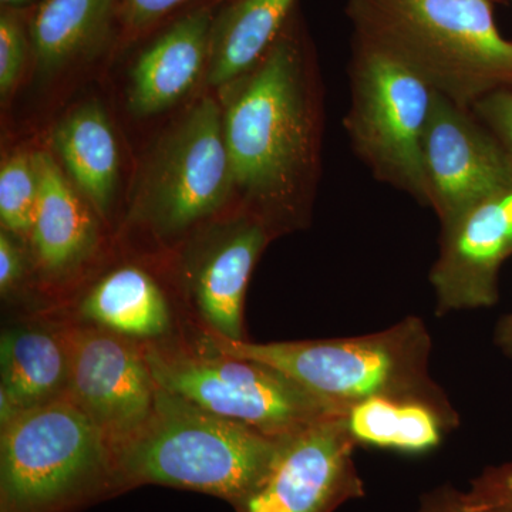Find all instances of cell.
Listing matches in <instances>:
<instances>
[{"instance_id": "7402d4cb", "label": "cell", "mask_w": 512, "mask_h": 512, "mask_svg": "<svg viewBox=\"0 0 512 512\" xmlns=\"http://www.w3.org/2000/svg\"><path fill=\"white\" fill-rule=\"evenodd\" d=\"M39 200L35 154L18 153L0 168V221L2 229L30 238Z\"/></svg>"}, {"instance_id": "2e32d148", "label": "cell", "mask_w": 512, "mask_h": 512, "mask_svg": "<svg viewBox=\"0 0 512 512\" xmlns=\"http://www.w3.org/2000/svg\"><path fill=\"white\" fill-rule=\"evenodd\" d=\"M35 161L39 200L30 241L43 274L60 278L92 255L99 239L97 221L74 192L55 157L39 151Z\"/></svg>"}, {"instance_id": "8992f818", "label": "cell", "mask_w": 512, "mask_h": 512, "mask_svg": "<svg viewBox=\"0 0 512 512\" xmlns=\"http://www.w3.org/2000/svg\"><path fill=\"white\" fill-rule=\"evenodd\" d=\"M141 348L158 386L275 439L348 414L274 367L221 352L207 336L198 346L163 339Z\"/></svg>"}, {"instance_id": "ffe728a7", "label": "cell", "mask_w": 512, "mask_h": 512, "mask_svg": "<svg viewBox=\"0 0 512 512\" xmlns=\"http://www.w3.org/2000/svg\"><path fill=\"white\" fill-rule=\"evenodd\" d=\"M346 421L357 446L419 454L439 447L460 417L423 402L373 397L355 404Z\"/></svg>"}, {"instance_id": "d6986e66", "label": "cell", "mask_w": 512, "mask_h": 512, "mask_svg": "<svg viewBox=\"0 0 512 512\" xmlns=\"http://www.w3.org/2000/svg\"><path fill=\"white\" fill-rule=\"evenodd\" d=\"M53 146L76 187L100 217H107L119 181V150L106 111L82 104L55 128Z\"/></svg>"}, {"instance_id": "277c9868", "label": "cell", "mask_w": 512, "mask_h": 512, "mask_svg": "<svg viewBox=\"0 0 512 512\" xmlns=\"http://www.w3.org/2000/svg\"><path fill=\"white\" fill-rule=\"evenodd\" d=\"M205 336L221 352L274 367L346 412L373 397L414 400L456 412L431 377L433 340L417 316L356 338L254 343Z\"/></svg>"}, {"instance_id": "8fae6325", "label": "cell", "mask_w": 512, "mask_h": 512, "mask_svg": "<svg viewBox=\"0 0 512 512\" xmlns=\"http://www.w3.org/2000/svg\"><path fill=\"white\" fill-rule=\"evenodd\" d=\"M427 207L440 224L512 188V160L471 107L434 94L423 141Z\"/></svg>"}, {"instance_id": "f546056e", "label": "cell", "mask_w": 512, "mask_h": 512, "mask_svg": "<svg viewBox=\"0 0 512 512\" xmlns=\"http://www.w3.org/2000/svg\"><path fill=\"white\" fill-rule=\"evenodd\" d=\"M30 2V0H2L3 5H10V6H19V5H25V3Z\"/></svg>"}, {"instance_id": "cb8c5ba5", "label": "cell", "mask_w": 512, "mask_h": 512, "mask_svg": "<svg viewBox=\"0 0 512 512\" xmlns=\"http://www.w3.org/2000/svg\"><path fill=\"white\" fill-rule=\"evenodd\" d=\"M26 40L19 20L12 13L0 16V93L12 92L25 66Z\"/></svg>"}, {"instance_id": "603a6c76", "label": "cell", "mask_w": 512, "mask_h": 512, "mask_svg": "<svg viewBox=\"0 0 512 512\" xmlns=\"http://www.w3.org/2000/svg\"><path fill=\"white\" fill-rule=\"evenodd\" d=\"M464 497L478 510L512 512V463L485 468L471 481Z\"/></svg>"}, {"instance_id": "ba28073f", "label": "cell", "mask_w": 512, "mask_h": 512, "mask_svg": "<svg viewBox=\"0 0 512 512\" xmlns=\"http://www.w3.org/2000/svg\"><path fill=\"white\" fill-rule=\"evenodd\" d=\"M235 190L224 114L207 96L161 141L138 191L136 215L171 239L221 210Z\"/></svg>"}, {"instance_id": "3957f363", "label": "cell", "mask_w": 512, "mask_h": 512, "mask_svg": "<svg viewBox=\"0 0 512 512\" xmlns=\"http://www.w3.org/2000/svg\"><path fill=\"white\" fill-rule=\"evenodd\" d=\"M284 439L207 412L157 384L150 419L113 456L117 491L167 485L237 507L264 480Z\"/></svg>"}, {"instance_id": "e0dca14e", "label": "cell", "mask_w": 512, "mask_h": 512, "mask_svg": "<svg viewBox=\"0 0 512 512\" xmlns=\"http://www.w3.org/2000/svg\"><path fill=\"white\" fill-rule=\"evenodd\" d=\"M79 313L84 325L138 343L168 339L173 329L164 292L137 266H121L104 275L83 296Z\"/></svg>"}, {"instance_id": "30bf717a", "label": "cell", "mask_w": 512, "mask_h": 512, "mask_svg": "<svg viewBox=\"0 0 512 512\" xmlns=\"http://www.w3.org/2000/svg\"><path fill=\"white\" fill-rule=\"evenodd\" d=\"M348 414L285 437L261 484L237 512H335L365 495Z\"/></svg>"}, {"instance_id": "7c38bea8", "label": "cell", "mask_w": 512, "mask_h": 512, "mask_svg": "<svg viewBox=\"0 0 512 512\" xmlns=\"http://www.w3.org/2000/svg\"><path fill=\"white\" fill-rule=\"evenodd\" d=\"M439 256L431 266L436 315L491 308L498 276L512 256V188L476 202L440 224Z\"/></svg>"}, {"instance_id": "44dd1931", "label": "cell", "mask_w": 512, "mask_h": 512, "mask_svg": "<svg viewBox=\"0 0 512 512\" xmlns=\"http://www.w3.org/2000/svg\"><path fill=\"white\" fill-rule=\"evenodd\" d=\"M117 0H43L32 23L37 70L52 74L99 39Z\"/></svg>"}, {"instance_id": "d4e9b609", "label": "cell", "mask_w": 512, "mask_h": 512, "mask_svg": "<svg viewBox=\"0 0 512 512\" xmlns=\"http://www.w3.org/2000/svg\"><path fill=\"white\" fill-rule=\"evenodd\" d=\"M512 160V87L485 94L471 106Z\"/></svg>"}, {"instance_id": "83f0119b", "label": "cell", "mask_w": 512, "mask_h": 512, "mask_svg": "<svg viewBox=\"0 0 512 512\" xmlns=\"http://www.w3.org/2000/svg\"><path fill=\"white\" fill-rule=\"evenodd\" d=\"M185 0H121L124 19L131 28H144L167 15Z\"/></svg>"}, {"instance_id": "6da1fadb", "label": "cell", "mask_w": 512, "mask_h": 512, "mask_svg": "<svg viewBox=\"0 0 512 512\" xmlns=\"http://www.w3.org/2000/svg\"><path fill=\"white\" fill-rule=\"evenodd\" d=\"M229 87L224 134L235 190L274 237L302 228L311 217L322 138L318 80L303 46L282 33Z\"/></svg>"}, {"instance_id": "4fadbf2b", "label": "cell", "mask_w": 512, "mask_h": 512, "mask_svg": "<svg viewBox=\"0 0 512 512\" xmlns=\"http://www.w3.org/2000/svg\"><path fill=\"white\" fill-rule=\"evenodd\" d=\"M274 238L255 215L245 212L217 225L185 259V288L205 333L241 342L249 278Z\"/></svg>"}, {"instance_id": "ac0fdd59", "label": "cell", "mask_w": 512, "mask_h": 512, "mask_svg": "<svg viewBox=\"0 0 512 512\" xmlns=\"http://www.w3.org/2000/svg\"><path fill=\"white\" fill-rule=\"evenodd\" d=\"M296 0H234L212 25L205 79L229 87L248 76L284 33Z\"/></svg>"}, {"instance_id": "9c48e42d", "label": "cell", "mask_w": 512, "mask_h": 512, "mask_svg": "<svg viewBox=\"0 0 512 512\" xmlns=\"http://www.w3.org/2000/svg\"><path fill=\"white\" fill-rule=\"evenodd\" d=\"M63 329L70 353L66 396L93 421L114 456L150 419L156 380L141 343L92 325Z\"/></svg>"}, {"instance_id": "484cf974", "label": "cell", "mask_w": 512, "mask_h": 512, "mask_svg": "<svg viewBox=\"0 0 512 512\" xmlns=\"http://www.w3.org/2000/svg\"><path fill=\"white\" fill-rule=\"evenodd\" d=\"M13 237L15 235L5 229L0 232V292L3 298L18 288L26 271L25 255Z\"/></svg>"}, {"instance_id": "4316f807", "label": "cell", "mask_w": 512, "mask_h": 512, "mask_svg": "<svg viewBox=\"0 0 512 512\" xmlns=\"http://www.w3.org/2000/svg\"><path fill=\"white\" fill-rule=\"evenodd\" d=\"M417 512H488L471 507L464 497V491L450 484L440 485L420 497Z\"/></svg>"}, {"instance_id": "9a60e30c", "label": "cell", "mask_w": 512, "mask_h": 512, "mask_svg": "<svg viewBox=\"0 0 512 512\" xmlns=\"http://www.w3.org/2000/svg\"><path fill=\"white\" fill-rule=\"evenodd\" d=\"M2 427L33 407L66 396L70 353L64 329L43 325L6 328L0 339Z\"/></svg>"}, {"instance_id": "5bb4252c", "label": "cell", "mask_w": 512, "mask_h": 512, "mask_svg": "<svg viewBox=\"0 0 512 512\" xmlns=\"http://www.w3.org/2000/svg\"><path fill=\"white\" fill-rule=\"evenodd\" d=\"M211 30L210 10H195L138 57L128 89V109L134 116H154L191 92L207 70Z\"/></svg>"}, {"instance_id": "f1b7e54d", "label": "cell", "mask_w": 512, "mask_h": 512, "mask_svg": "<svg viewBox=\"0 0 512 512\" xmlns=\"http://www.w3.org/2000/svg\"><path fill=\"white\" fill-rule=\"evenodd\" d=\"M494 342L498 348L503 350L505 356L512 359V313L504 316L498 322L497 328H495Z\"/></svg>"}, {"instance_id": "5b68a950", "label": "cell", "mask_w": 512, "mask_h": 512, "mask_svg": "<svg viewBox=\"0 0 512 512\" xmlns=\"http://www.w3.org/2000/svg\"><path fill=\"white\" fill-rule=\"evenodd\" d=\"M110 491H117L110 448L69 397L2 427L0 512H70Z\"/></svg>"}, {"instance_id": "7a4b0ae2", "label": "cell", "mask_w": 512, "mask_h": 512, "mask_svg": "<svg viewBox=\"0 0 512 512\" xmlns=\"http://www.w3.org/2000/svg\"><path fill=\"white\" fill-rule=\"evenodd\" d=\"M346 13L353 39L461 106L512 87V42L497 28L493 0H348Z\"/></svg>"}, {"instance_id": "52a82bcc", "label": "cell", "mask_w": 512, "mask_h": 512, "mask_svg": "<svg viewBox=\"0 0 512 512\" xmlns=\"http://www.w3.org/2000/svg\"><path fill=\"white\" fill-rule=\"evenodd\" d=\"M349 87L343 126L357 158L377 181L427 207L423 141L436 90L406 64L357 39Z\"/></svg>"}]
</instances>
